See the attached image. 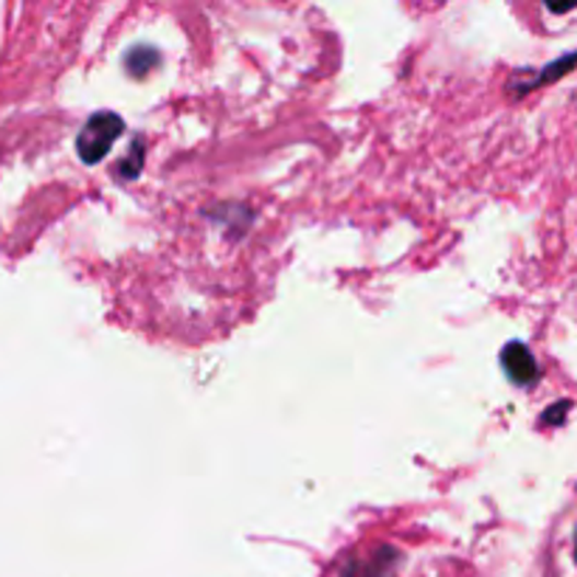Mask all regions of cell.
<instances>
[{"label": "cell", "mask_w": 577, "mask_h": 577, "mask_svg": "<svg viewBox=\"0 0 577 577\" xmlns=\"http://www.w3.org/2000/svg\"><path fill=\"white\" fill-rule=\"evenodd\" d=\"M575 552H577V546H575Z\"/></svg>", "instance_id": "3"}, {"label": "cell", "mask_w": 577, "mask_h": 577, "mask_svg": "<svg viewBox=\"0 0 577 577\" xmlns=\"http://www.w3.org/2000/svg\"><path fill=\"white\" fill-rule=\"evenodd\" d=\"M122 130H125V122H122L116 113H96V116L82 127V132H79L77 150L79 155H82V161H88V164L102 161Z\"/></svg>", "instance_id": "1"}, {"label": "cell", "mask_w": 577, "mask_h": 577, "mask_svg": "<svg viewBox=\"0 0 577 577\" xmlns=\"http://www.w3.org/2000/svg\"><path fill=\"white\" fill-rule=\"evenodd\" d=\"M501 363H505V372L510 374V381H516L519 386H527V383L539 378L535 358H532V353L524 344H507L505 353H501Z\"/></svg>", "instance_id": "2"}]
</instances>
